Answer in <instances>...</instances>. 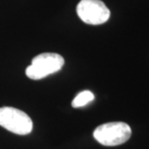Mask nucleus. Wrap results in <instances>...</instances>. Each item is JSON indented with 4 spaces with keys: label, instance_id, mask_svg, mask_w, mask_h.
Here are the masks:
<instances>
[{
    "label": "nucleus",
    "instance_id": "f03ea898",
    "mask_svg": "<svg viewBox=\"0 0 149 149\" xmlns=\"http://www.w3.org/2000/svg\"><path fill=\"white\" fill-rule=\"evenodd\" d=\"M64 63V58L59 54L42 53L32 59V64L26 69V74L32 80H41L59 71Z\"/></svg>",
    "mask_w": 149,
    "mask_h": 149
},
{
    "label": "nucleus",
    "instance_id": "7ed1b4c3",
    "mask_svg": "<svg viewBox=\"0 0 149 149\" xmlns=\"http://www.w3.org/2000/svg\"><path fill=\"white\" fill-rule=\"evenodd\" d=\"M0 126L18 135L32 132L33 123L26 113L13 107L0 108Z\"/></svg>",
    "mask_w": 149,
    "mask_h": 149
},
{
    "label": "nucleus",
    "instance_id": "20e7f679",
    "mask_svg": "<svg viewBox=\"0 0 149 149\" xmlns=\"http://www.w3.org/2000/svg\"><path fill=\"white\" fill-rule=\"evenodd\" d=\"M76 12L82 21L91 25L103 24L110 17V11L101 0H81Z\"/></svg>",
    "mask_w": 149,
    "mask_h": 149
},
{
    "label": "nucleus",
    "instance_id": "39448f33",
    "mask_svg": "<svg viewBox=\"0 0 149 149\" xmlns=\"http://www.w3.org/2000/svg\"><path fill=\"white\" fill-rule=\"evenodd\" d=\"M95 95L90 91H84L79 93L72 100L71 105L73 108H80L94 100Z\"/></svg>",
    "mask_w": 149,
    "mask_h": 149
},
{
    "label": "nucleus",
    "instance_id": "f257e3e1",
    "mask_svg": "<svg viewBox=\"0 0 149 149\" xmlns=\"http://www.w3.org/2000/svg\"><path fill=\"white\" fill-rule=\"evenodd\" d=\"M132 130L129 125L123 122H111L98 126L94 131V138L104 146H118L130 139Z\"/></svg>",
    "mask_w": 149,
    "mask_h": 149
}]
</instances>
